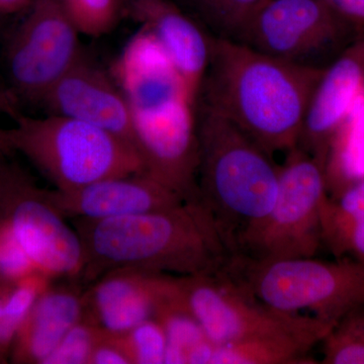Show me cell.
I'll return each mask as SVG.
<instances>
[{"mask_svg":"<svg viewBox=\"0 0 364 364\" xmlns=\"http://www.w3.org/2000/svg\"><path fill=\"white\" fill-rule=\"evenodd\" d=\"M109 71L126 98L144 172L186 200L200 198L196 102L168 55L140 26Z\"/></svg>","mask_w":364,"mask_h":364,"instance_id":"6da1fadb","label":"cell"},{"mask_svg":"<svg viewBox=\"0 0 364 364\" xmlns=\"http://www.w3.org/2000/svg\"><path fill=\"white\" fill-rule=\"evenodd\" d=\"M83 251L79 282L122 268L188 277L221 272L233 254L200 198L154 212L70 220Z\"/></svg>","mask_w":364,"mask_h":364,"instance_id":"7a4b0ae2","label":"cell"},{"mask_svg":"<svg viewBox=\"0 0 364 364\" xmlns=\"http://www.w3.org/2000/svg\"><path fill=\"white\" fill-rule=\"evenodd\" d=\"M323 71L213 37L196 104L226 117L270 155L287 152L298 145L306 107Z\"/></svg>","mask_w":364,"mask_h":364,"instance_id":"3957f363","label":"cell"},{"mask_svg":"<svg viewBox=\"0 0 364 364\" xmlns=\"http://www.w3.org/2000/svg\"><path fill=\"white\" fill-rule=\"evenodd\" d=\"M196 119L200 198L235 254L272 210L279 166L236 124L198 102Z\"/></svg>","mask_w":364,"mask_h":364,"instance_id":"277c9868","label":"cell"},{"mask_svg":"<svg viewBox=\"0 0 364 364\" xmlns=\"http://www.w3.org/2000/svg\"><path fill=\"white\" fill-rule=\"evenodd\" d=\"M0 109L14 122L0 127V148L26 158L57 191L144 172L133 146L102 129L59 114L28 116L6 95Z\"/></svg>","mask_w":364,"mask_h":364,"instance_id":"5b68a950","label":"cell"},{"mask_svg":"<svg viewBox=\"0 0 364 364\" xmlns=\"http://www.w3.org/2000/svg\"><path fill=\"white\" fill-rule=\"evenodd\" d=\"M260 303L335 326L364 303V265L349 257L256 260L233 254L221 270Z\"/></svg>","mask_w":364,"mask_h":364,"instance_id":"8992f818","label":"cell"},{"mask_svg":"<svg viewBox=\"0 0 364 364\" xmlns=\"http://www.w3.org/2000/svg\"><path fill=\"white\" fill-rule=\"evenodd\" d=\"M11 156L0 148V232L13 237L46 277L78 280L83 251L75 229L54 207L49 189Z\"/></svg>","mask_w":364,"mask_h":364,"instance_id":"52a82bcc","label":"cell"},{"mask_svg":"<svg viewBox=\"0 0 364 364\" xmlns=\"http://www.w3.org/2000/svg\"><path fill=\"white\" fill-rule=\"evenodd\" d=\"M182 303L215 345L284 337L315 346L334 326L304 314H287L260 303L224 272L178 277Z\"/></svg>","mask_w":364,"mask_h":364,"instance_id":"ba28073f","label":"cell"},{"mask_svg":"<svg viewBox=\"0 0 364 364\" xmlns=\"http://www.w3.org/2000/svg\"><path fill=\"white\" fill-rule=\"evenodd\" d=\"M327 196L324 164L298 146L287 151L272 210L235 254L256 260L314 257L323 244L321 210Z\"/></svg>","mask_w":364,"mask_h":364,"instance_id":"9c48e42d","label":"cell"},{"mask_svg":"<svg viewBox=\"0 0 364 364\" xmlns=\"http://www.w3.org/2000/svg\"><path fill=\"white\" fill-rule=\"evenodd\" d=\"M76 26L59 0H33L9 39L6 97L40 105L43 98L85 54Z\"/></svg>","mask_w":364,"mask_h":364,"instance_id":"30bf717a","label":"cell"},{"mask_svg":"<svg viewBox=\"0 0 364 364\" xmlns=\"http://www.w3.org/2000/svg\"><path fill=\"white\" fill-rule=\"evenodd\" d=\"M355 32L322 0H269L256 14L243 44L296 65L325 69L327 59L339 56L356 40Z\"/></svg>","mask_w":364,"mask_h":364,"instance_id":"8fae6325","label":"cell"},{"mask_svg":"<svg viewBox=\"0 0 364 364\" xmlns=\"http://www.w3.org/2000/svg\"><path fill=\"white\" fill-rule=\"evenodd\" d=\"M39 105L48 114L97 127L134 147L123 91L112 72L88 58L85 53L48 91Z\"/></svg>","mask_w":364,"mask_h":364,"instance_id":"7c38bea8","label":"cell"},{"mask_svg":"<svg viewBox=\"0 0 364 364\" xmlns=\"http://www.w3.org/2000/svg\"><path fill=\"white\" fill-rule=\"evenodd\" d=\"M177 291V275L122 268L105 273L83 291V316L105 331L124 334L155 318Z\"/></svg>","mask_w":364,"mask_h":364,"instance_id":"4fadbf2b","label":"cell"},{"mask_svg":"<svg viewBox=\"0 0 364 364\" xmlns=\"http://www.w3.org/2000/svg\"><path fill=\"white\" fill-rule=\"evenodd\" d=\"M364 87V35L323 71L309 102L298 147L324 164L333 136Z\"/></svg>","mask_w":364,"mask_h":364,"instance_id":"5bb4252c","label":"cell"},{"mask_svg":"<svg viewBox=\"0 0 364 364\" xmlns=\"http://www.w3.org/2000/svg\"><path fill=\"white\" fill-rule=\"evenodd\" d=\"M50 195L54 207L67 220H104L144 214L186 200L145 172L107 177L73 191L52 189Z\"/></svg>","mask_w":364,"mask_h":364,"instance_id":"9a60e30c","label":"cell"},{"mask_svg":"<svg viewBox=\"0 0 364 364\" xmlns=\"http://www.w3.org/2000/svg\"><path fill=\"white\" fill-rule=\"evenodd\" d=\"M124 16L155 38L198 102L214 36L172 0H124Z\"/></svg>","mask_w":364,"mask_h":364,"instance_id":"2e32d148","label":"cell"},{"mask_svg":"<svg viewBox=\"0 0 364 364\" xmlns=\"http://www.w3.org/2000/svg\"><path fill=\"white\" fill-rule=\"evenodd\" d=\"M85 287L75 279L55 280L41 294L16 332L9 360L44 364L85 313Z\"/></svg>","mask_w":364,"mask_h":364,"instance_id":"e0dca14e","label":"cell"},{"mask_svg":"<svg viewBox=\"0 0 364 364\" xmlns=\"http://www.w3.org/2000/svg\"><path fill=\"white\" fill-rule=\"evenodd\" d=\"M325 177L329 196L364 178V87L330 143Z\"/></svg>","mask_w":364,"mask_h":364,"instance_id":"ac0fdd59","label":"cell"},{"mask_svg":"<svg viewBox=\"0 0 364 364\" xmlns=\"http://www.w3.org/2000/svg\"><path fill=\"white\" fill-rule=\"evenodd\" d=\"M312 346L293 338L268 337L215 345L210 364L316 363L309 351Z\"/></svg>","mask_w":364,"mask_h":364,"instance_id":"d6986e66","label":"cell"},{"mask_svg":"<svg viewBox=\"0 0 364 364\" xmlns=\"http://www.w3.org/2000/svg\"><path fill=\"white\" fill-rule=\"evenodd\" d=\"M210 35L243 44L256 14L269 0H184Z\"/></svg>","mask_w":364,"mask_h":364,"instance_id":"ffe728a7","label":"cell"},{"mask_svg":"<svg viewBox=\"0 0 364 364\" xmlns=\"http://www.w3.org/2000/svg\"><path fill=\"white\" fill-rule=\"evenodd\" d=\"M155 318L159 321L167 338V350L164 363H186L188 352L196 345L208 340L198 321L182 303L177 291L172 298L158 309Z\"/></svg>","mask_w":364,"mask_h":364,"instance_id":"44dd1931","label":"cell"},{"mask_svg":"<svg viewBox=\"0 0 364 364\" xmlns=\"http://www.w3.org/2000/svg\"><path fill=\"white\" fill-rule=\"evenodd\" d=\"M322 343V363L364 364V303L340 318Z\"/></svg>","mask_w":364,"mask_h":364,"instance_id":"7402d4cb","label":"cell"},{"mask_svg":"<svg viewBox=\"0 0 364 364\" xmlns=\"http://www.w3.org/2000/svg\"><path fill=\"white\" fill-rule=\"evenodd\" d=\"M81 35H107L124 16V0H59Z\"/></svg>","mask_w":364,"mask_h":364,"instance_id":"603a6c76","label":"cell"},{"mask_svg":"<svg viewBox=\"0 0 364 364\" xmlns=\"http://www.w3.org/2000/svg\"><path fill=\"white\" fill-rule=\"evenodd\" d=\"M123 338L132 364L165 363L166 334L156 318H148L124 333Z\"/></svg>","mask_w":364,"mask_h":364,"instance_id":"cb8c5ba5","label":"cell"},{"mask_svg":"<svg viewBox=\"0 0 364 364\" xmlns=\"http://www.w3.org/2000/svg\"><path fill=\"white\" fill-rule=\"evenodd\" d=\"M102 329L83 316L69 330L44 364H90Z\"/></svg>","mask_w":364,"mask_h":364,"instance_id":"d4e9b609","label":"cell"},{"mask_svg":"<svg viewBox=\"0 0 364 364\" xmlns=\"http://www.w3.org/2000/svg\"><path fill=\"white\" fill-rule=\"evenodd\" d=\"M53 282L55 280L37 272L9 282L4 308L7 318L16 329Z\"/></svg>","mask_w":364,"mask_h":364,"instance_id":"484cf974","label":"cell"},{"mask_svg":"<svg viewBox=\"0 0 364 364\" xmlns=\"http://www.w3.org/2000/svg\"><path fill=\"white\" fill-rule=\"evenodd\" d=\"M90 364H132L123 334L102 330L95 350L91 354Z\"/></svg>","mask_w":364,"mask_h":364,"instance_id":"4316f807","label":"cell"},{"mask_svg":"<svg viewBox=\"0 0 364 364\" xmlns=\"http://www.w3.org/2000/svg\"><path fill=\"white\" fill-rule=\"evenodd\" d=\"M11 280H4L0 284V361H6L11 356V347L16 338V326L11 324L6 314V298L7 287Z\"/></svg>","mask_w":364,"mask_h":364,"instance_id":"83f0119b","label":"cell"},{"mask_svg":"<svg viewBox=\"0 0 364 364\" xmlns=\"http://www.w3.org/2000/svg\"><path fill=\"white\" fill-rule=\"evenodd\" d=\"M330 9L355 28L364 26V0H322Z\"/></svg>","mask_w":364,"mask_h":364,"instance_id":"f1b7e54d","label":"cell"},{"mask_svg":"<svg viewBox=\"0 0 364 364\" xmlns=\"http://www.w3.org/2000/svg\"><path fill=\"white\" fill-rule=\"evenodd\" d=\"M33 0H0V14H14L26 11Z\"/></svg>","mask_w":364,"mask_h":364,"instance_id":"f546056e","label":"cell"},{"mask_svg":"<svg viewBox=\"0 0 364 364\" xmlns=\"http://www.w3.org/2000/svg\"><path fill=\"white\" fill-rule=\"evenodd\" d=\"M4 280H6V279H1V277H0V284H1V282H4Z\"/></svg>","mask_w":364,"mask_h":364,"instance_id":"4dcf8cb0","label":"cell"}]
</instances>
